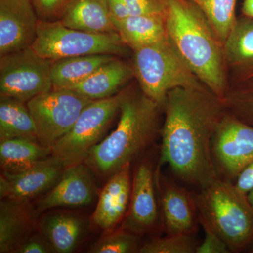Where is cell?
Returning <instances> with one entry per match:
<instances>
[{
  "label": "cell",
  "instance_id": "obj_23",
  "mask_svg": "<svg viewBox=\"0 0 253 253\" xmlns=\"http://www.w3.org/2000/svg\"><path fill=\"white\" fill-rule=\"evenodd\" d=\"M41 234L51 245L54 253L74 251L84 231V221L69 214H56L42 219Z\"/></svg>",
  "mask_w": 253,
  "mask_h": 253
},
{
  "label": "cell",
  "instance_id": "obj_16",
  "mask_svg": "<svg viewBox=\"0 0 253 253\" xmlns=\"http://www.w3.org/2000/svg\"><path fill=\"white\" fill-rule=\"evenodd\" d=\"M131 166L127 163L110 176L100 193L91 219L103 230L112 229L126 217L130 202Z\"/></svg>",
  "mask_w": 253,
  "mask_h": 253
},
{
  "label": "cell",
  "instance_id": "obj_39",
  "mask_svg": "<svg viewBox=\"0 0 253 253\" xmlns=\"http://www.w3.org/2000/svg\"><path fill=\"white\" fill-rule=\"evenodd\" d=\"M252 253H253V251H252Z\"/></svg>",
  "mask_w": 253,
  "mask_h": 253
},
{
  "label": "cell",
  "instance_id": "obj_21",
  "mask_svg": "<svg viewBox=\"0 0 253 253\" xmlns=\"http://www.w3.org/2000/svg\"><path fill=\"white\" fill-rule=\"evenodd\" d=\"M112 22L123 42L131 51L154 44L167 36L164 13L132 15Z\"/></svg>",
  "mask_w": 253,
  "mask_h": 253
},
{
  "label": "cell",
  "instance_id": "obj_4",
  "mask_svg": "<svg viewBox=\"0 0 253 253\" xmlns=\"http://www.w3.org/2000/svg\"><path fill=\"white\" fill-rule=\"evenodd\" d=\"M199 215L224 240L231 253L253 251V206L232 181L218 178L196 195Z\"/></svg>",
  "mask_w": 253,
  "mask_h": 253
},
{
  "label": "cell",
  "instance_id": "obj_36",
  "mask_svg": "<svg viewBox=\"0 0 253 253\" xmlns=\"http://www.w3.org/2000/svg\"><path fill=\"white\" fill-rule=\"evenodd\" d=\"M241 11L242 16L253 18V0H244Z\"/></svg>",
  "mask_w": 253,
  "mask_h": 253
},
{
  "label": "cell",
  "instance_id": "obj_8",
  "mask_svg": "<svg viewBox=\"0 0 253 253\" xmlns=\"http://www.w3.org/2000/svg\"><path fill=\"white\" fill-rule=\"evenodd\" d=\"M91 100L67 89H51L27 104L40 144L51 148L67 134Z\"/></svg>",
  "mask_w": 253,
  "mask_h": 253
},
{
  "label": "cell",
  "instance_id": "obj_7",
  "mask_svg": "<svg viewBox=\"0 0 253 253\" xmlns=\"http://www.w3.org/2000/svg\"><path fill=\"white\" fill-rule=\"evenodd\" d=\"M123 90L106 99L94 100L80 115L67 134L51 146V156L65 168L84 163L120 113Z\"/></svg>",
  "mask_w": 253,
  "mask_h": 253
},
{
  "label": "cell",
  "instance_id": "obj_29",
  "mask_svg": "<svg viewBox=\"0 0 253 253\" xmlns=\"http://www.w3.org/2000/svg\"><path fill=\"white\" fill-rule=\"evenodd\" d=\"M138 236L129 231H117L101 238L91 246V253H139Z\"/></svg>",
  "mask_w": 253,
  "mask_h": 253
},
{
  "label": "cell",
  "instance_id": "obj_9",
  "mask_svg": "<svg viewBox=\"0 0 253 253\" xmlns=\"http://www.w3.org/2000/svg\"><path fill=\"white\" fill-rule=\"evenodd\" d=\"M52 62L31 47L0 56V96L27 103L51 90Z\"/></svg>",
  "mask_w": 253,
  "mask_h": 253
},
{
  "label": "cell",
  "instance_id": "obj_3",
  "mask_svg": "<svg viewBox=\"0 0 253 253\" xmlns=\"http://www.w3.org/2000/svg\"><path fill=\"white\" fill-rule=\"evenodd\" d=\"M162 109L141 89L123 90L116 129L91 150L84 163L101 176H111L131 163L161 135Z\"/></svg>",
  "mask_w": 253,
  "mask_h": 253
},
{
  "label": "cell",
  "instance_id": "obj_31",
  "mask_svg": "<svg viewBox=\"0 0 253 253\" xmlns=\"http://www.w3.org/2000/svg\"><path fill=\"white\" fill-rule=\"evenodd\" d=\"M71 0H31L41 21H59Z\"/></svg>",
  "mask_w": 253,
  "mask_h": 253
},
{
  "label": "cell",
  "instance_id": "obj_22",
  "mask_svg": "<svg viewBox=\"0 0 253 253\" xmlns=\"http://www.w3.org/2000/svg\"><path fill=\"white\" fill-rule=\"evenodd\" d=\"M118 56L91 54L56 60L51 66L53 89H68L81 83Z\"/></svg>",
  "mask_w": 253,
  "mask_h": 253
},
{
  "label": "cell",
  "instance_id": "obj_27",
  "mask_svg": "<svg viewBox=\"0 0 253 253\" xmlns=\"http://www.w3.org/2000/svg\"><path fill=\"white\" fill-rule=\"evenodd\" d=\"M223 102L228 112L253 126V79L230 86Z\"/></svg>",
  "mask_w": 253,
  "mask_h": 253
},
{
  "label": "cell",
  "instance_id": "obj_25",
  "mask_svg": "<svg viewBox=\"0 0 253 253\" xmlns=\"http://www.w3.org/2000/svg\"><path fill=\"white\" fill-rule=\"evenodd\" d=\"M51 156V148L38 141L15 138L0 143V163L3 171L6 172L27 169Z\"/></svg>",
  "mask_w": 253,
  "mask_h": 253
},
{
  "label": "cell",
  "instance_id": "obj_5",
  "mask_svg": "<svg viewBox=\"0 0 253 253\" xmlns=\"http://www.w3.org/2000/svg\"><path fill=\"white\" fill-rule=\"evenodd\" d=\"M133 51V71L139 88L163 109L169 91L204 84L166 38ZM205 86V85H204Z\"/></svg>",
  "mask_w": 253,
  "mask_h": 253
},
{
  "label": "cell",
  "instance_id": "obj_6",
  "mask_svg": "<svg viewBox=\"0 0 253 253\" xmlns=\"http://www.w3.org/2000/svg\"><path fill=\"white\" fill-rule=\"evenodd\" d=\"M44 59L56 60L91 54L126 56L129 48L117 32L96 33L66 27L60 21L39 20L37 36L31 46Z\"/></svg>",
  "mask_w": 253,
  "mask_h": 253
},
{
  "label": "cell",
  "instance_id": "obj_32",
  "mask_svg": "<svg viewBox=\"0 0 253 253\" xmlns=\"http://www.w3.org/2000/svg\"><path fill=\"white\" fill-rule=\"evenodd\" d=\"M132 15L163 14L162 0H121Z\"/></svg>",
  "mask_w": 253,
  "mask_h": 253
},
{
  "label": "cell",
  "instance_id": "obj_33",
  "mask_svg": "<svg viewBox=\"0 0 253 253\" xmlns=\"http://www.w3.org/2000/svg\"><path fill=\"white\" fill-rule=\"evenodd\" d=\"M54 253L51 245L42 234L30 235L18 246L15 253Z\"/></svg>",
  "mask_w": 253,
  "mask_h": 253
},
{
  "label": "cell",
  "instance_id": "obj_11",
  "mask_svg": "<svg viewBox=\"0 0 253 253\" xmlns=\"http://www.w3.org/2000/svg\"><path fill=\"white\" fill-rule=\"evenodd\" d=\"M157 169L145 160L136 166L132 174L130 202L122 229L137 236L157 229L159 209L157 196Z\"/></svg>",
  "mask_w": 253,
  "mask_h": 253
},
{
  "label": "cell",
  "instance_id": "obj_17",
  "mask_svg": "<svg viewBox=\"0 0 253 253\" xmlns=\"http://www.w3.org/2000/svg\"><path fill=\"white\" fill-rule=\"evenodd\" d=\"M223 52L229 87L253 79V18L238 17Z\"/></svg>",
  "mask_w": 253,
  "mask_h": 253
},
{
  "label": "cell",
  "instance_id": "obj_28",
  "mask_svg": "<svg viewBox=\"0 0 253 253\" xmlns=\"http://www.w3.org/2000/svg\"><path fill=\"white\" fill-rule=\"evenodd\" d=\"M199 245L193 235L154 237L141 245L139 253H194Z\"/></svg>",
  "mask_w": 253,
  "mask_h": 253
},
{
  "label": "cell",
  "instance_id": "obj_34",
  "mask_svg": "<svg viewBox=\"0 0 253 253\" xmlns=\"http://www.w3.org/2000/svg\"><path fill=\"white\" fill-rule=\"evenodd\" d=\"M234 184L238 189L246 194L253 189V161L241 171Z\"/></svg>",
  "mask_w": 253,
  "mask_h": 253
},
{
  "label": "cell",
  "instance_id": "obj_2",
  "mask_svg": "<svg viewBox=\"0 0 253 253\" xmlns=\"http://www.w3.org/2000/svg\"><path fill=\"white\" fill-rule=\"evenodd\" d=\"M166 35L200 81L224 101L229 89L223 44L191 0H162Z\"/></svg>",
  "mask_w": 253,
  "mask_h": 253
},
{
  "label": "cell",
  "instance_id": "obj_1",
  "mask_svg": "<svg viewBox=\"0 0 253 253\" xmlns=\"http://www.w3.org/2000/svg\"><path fill=\"white\" fill-rule=\"evenodd\" d=\"M163 109L158 167L168 164L181 181L204 189L219 178L212 141L226 112L224 102L204 85L176 88L169 91Z\"/></svg>",
  "mask_w": 253,
  "mask_h": 253
},
{
  "label": "cell",
  "instance_id": "obj_12",
  "mask_svg": "<svg viewBox=\"0 0 253 253\" xmlns=\"http://www.w3.org/2000/svg\"><path fill=\"white\" fill-rule=\"evenodd\" d=\"M157 185L163 229L167 235H194L199 224L196 196L174 181L161 176Z\"/></svg>",
  "mask_w": 253,
  "mask_h": 253
},
{
  "label": "cell",
  "instance_id": "obj_35",
  "mask_svg": "<svg viewBox=\"0 0 253 253\" xmlns=\"http://www.w3.org/2000/svg\"><path fill=\"white\" fill-rule=\"evenodd\" d=\"M112 21H120L131 16L129 10L121 0H107Z\"/></svg>",
  "mask_w": 253,
  "mask_h": 253
},
{
  "label": "cell",
  "instance_id": "obj_13",
  "mask_svg": "<svg viewBox=\"0 0 253 253\" xmlns=\"http://www.w3.org/2000/svg\"><path fill=\"white\" fill-rule=\"evenodd\" d=\"M39 20L31 0H0V56L31 47Z\"/></svg>",
  "mask_w": 253,
  "mask_h": 253
},
{
  "label": "cell",
  "instance_id": "obj_19",
  "mask_svg": "<svg viewBox=\"0 0 253 253\" xmlns=\"http://www.w3.org/2000/svg\"><path fill=\"white\" fill-rule=\"evenodd\" d=\"M27 201L3 199L0 202V253L16 252L31 235L33 214Z\"/></svg>",
  "mask_w": 253,
  "mask_h": 253
},
{
  "label": "cell",
  "instance_id": "obj_15",
  "mask_svg": "<svg viewBox=\"0 0 253 253\" xmlns=\"http://www.w3.org/2000/svg\"><path fill=\"white\" fill-rule=\"evenodd\" d=\"M92 177L90 168L84 163L66 168L59 181L37 204L35 215L52 208L90 204L96 196Z\"/></svg>",
  "mask_w": 253,
  "mask_h": 253
},
{
  "label": "cell",
  "instance_id": "obj_24",
  "mask_svg": "<svg viewBox=\"0 0 253 253\" xmlns=\"http://www.w3.org/2000/svg\"><path fill=\"white\" fill-rule=\"evenodd\" d=\"M22 138L38 141L27 104L14 98H0V141Z\"/></svg>",
  "mask_w": 253,
  "mask_h": 253
},
{
  "label": "cell",
  "instance_id": "obj_20",
  "mask_svg": "<svg viewBox=\"0 0 253 253\" xmlns=\"http://www.w3.org/2000/svg\"><path fill=\"white\" fill-rule=\"evenodd\" d=\"M66 27L96 33L116 32L107 0H71L59 20Z\"/></svg>",
  "mask_w": 253,
  "mask_h": 253
},
{
  "label": "cell",
  "instance_id": "obj_18",
  "mask_svg": "<svg viewBox=\"0 0 253 253\" xmlns=\"http://www.w3.org/2000/svg\"><path fill=\"white\" fill-rule=\"evenodd\" d=\"M117 57L106 63L81 83L67 89L91 100L106 99L117 94L134 77L132 66Z\"/></svg>",
  "mask_w": 253,
  "mask_h": 253
},
{
  "label": "cell",
  "instance_id": "obj_14",
  "mask_svg": "<svg viewBox=\"0 0 253 253\" xmlns=\"http://www.w3.org/2000/svg\"><path fill=\"white\" fill-rule=\"evenodd\" d=\"M65 169L62 163L51 156L23 170L2 171L0 176V197L28 201L54 186Z\"/></svg>",
  "mask_w": 253,
  "mask_h": 253
},
{
  "label": "cell",
  "instance_id": "obj_37",
  "mask_svg": "<svg viewBox=\"0 0 253 253\" xmlns=\"http://www.w3.org/2000/svg\"><path fill=\"white\" fill-rule=\"evenodd\" d=\"M248 199H249L250 203L253 206V189L251 190V191L247 194Z\"/></svg>",
  "mask_w": 253,
  "mask_h": 253
},
{
  "label": "cell",
  "instance_id": "obj_38",
  "mask_svg": "<svg viewBox=\"0 0 253 253\" xmlns=\"http://www.w3.org/2000/svg\"><path fill=\"white\" fill-rule=\"evenodd\" d=\"M191 1H194V2H196V0H191Z\"/></svg>",
  "mask_w": 253,
  "mask_h": 253
},
{
  "label": "cell",
  "instance_id": "obj_26",
  "mask_svg": "<svg viewBox=\"0 0 253 253\" xmlns=\"http://www.w3.org/2000/svg\"><path fill=\"white\" fill-rule=\"evenodd\" d=\"M237 1L238 0L196 1L223 44L237 21L238 17L236 16Z\"/></svg>",
  "mask_w": 253,
  "mask_h": 253
},
{
  "label": "cell",
  "instance_id": "obj_30",
  "mask_svg": "<svg viewBox=\"0 0 253 253\" xmlns=\"http://www.w3.org/2000/svg\"><path fill=\"white\" fill-rule=\"evenodd\" d=\"M199 224L204 231V239L196 253H229L230 249L204 218L199 215Z\"/></svg>",
  "mask_w": 253,
  "mask_h": 253
},
{
  "label": "cell",
  "instance_id": "obj_10",
  "mask_svg": "<svg viewBox=\"0 0 253 253\" xmlns=\"http://www.w3.org/2000/svg\"><path fill=\"white\" fill-rule=\"evenodd\" d=\"M212 155L219 177L234 182L253 161V126L226 111L213 136Z\"/></svg>",
  "mask_w": 253,
  "mask_h": 253
}]
</instances>
